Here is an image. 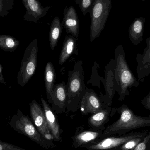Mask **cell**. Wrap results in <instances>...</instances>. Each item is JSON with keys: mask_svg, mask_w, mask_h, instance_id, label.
<instances>
[{"mask_svg": "<svg viewBox=\"0 0 150 150\" xmlns=\"http://www.w3.org/2000/svg\"><path fill=\"white\" fill-rule=\"evenodd\" d=\"M147 46L142 54L136 55L137 63L136 71L137 79L140 82H144L146 77L150 74V37L146 40Z\"/></svg>", "mask_w": 150, "mask_h": 150, "instance_id": "13", "label": "cell"}, {"mask_svg": "<svg viewBox=\"0 0 150 150\" xmlns=\"http://www.w3.org/2000/svg\"><path fill=\"white\" fill-rule=\"evenodd\" d=\"M14 0H0V17L5 16L13 9Z\"/></svg>", "mask_w": 150, "mask_h": 150, "instance_id": "22", "label": "cell"}, {"mask_svg": "<svg viewBox=\"0 0 150 150\" xmlns=\"http://www.w3.org/2000/svg\"><path fill=\"white\" fill-rule=\"evenodd\" d=\"M107 105L101 102L99 97L93 90L86 87L84 95L80 100L79 108L83 114L87 115L95 113Z\"/></svg>", "mask_w": 150, "mask_h": 150, "instance_id": "8", "label": "cell"}, {"mask_svg": "<svg viewBox=\"0 0 150 150\" xmlns=\"http://www.w3.org/2000/svg\"><path fill=\"white\" fill-rule=\"evenodd\" d=\"M38 52V40L35 39L29 44L24 53L17 76V81L19 86H24L35 73Z\"/></svg>", "mask_w": 150, "mask_h": 150, "instance_id": "6", "label": "cell"}, {"mask_svg": "<svg viewBox=\"0 0 150 150\" xmlns=\"http://www.w3.org/2000/svg\"><path fill=\"white\" fill-rule=\"evenodd\" d=\"M141 136V134H135L119 137H108L84 147L89 150H111L120 147L128 141Z\"/></svg>", "mask_w": 150, "mask_h": 150, "instance_id": "10", "label": "cell"}, {"mask_svg": "<svg viewBox=\"0 0 150 150\" xmlns=\"http://www.w3.org/2000/svg\"><path fill=\"white\" fill-rule=\"evenodd\" d=\"M62 28L68 34L78 38L79 35V20L76 10L74 6H66L63 11Z\"/></svg>", "mask_w": 150, "mask_h": 150, "instance_id": "12", "label": "cell"}, {"mask_svg": "<svg viewBox=\"0 0 150 150\" xmlns=\"http://www.w3.org/2000/svg\"><path fill=\"white\" fill-rule=\"evenodd\" d=\"M141 103L145 108L150 111V91L149 92L148 95L143 99Z\"/></svg>", "mask_w": 150, "mask_h": 150, "instance_id": "27", "label": "cell"}, {"mask_svg": "<svg viewBox=\"0 0 150 150\" xmlns=\"http://www.w3.org/2000/svg\"><path fill=\"white\" fill-rule=\"evenodd\" d=\"M40 100L46 119L50 132L53 137L54 140L59 141L60 140L59 126L56 115L54 114L52 108L50 107L45 99L41 98Z\"/></svg>", "mask_w": 150, "mask_h": 150, "instance_id": "14", "label": "cell"}, {"mask_svg": "<svg viewBox=\"0 0 150 150\" xmlns=\"http://www.w3.org/2000/svg\"><path fill=\"white\" fill-rule=\"evenodd\" d=\"M77 40V38L72 35L66 36L60 55L59 62L60 65H63L69 57L75 52L76 48Z\"/></svg>", "mask_w": 150, "mask_h": 150, "instance_id": "18", "label": "cell"}, {"mask_svg": "<svg viewBox=\"0 0 150 150\" xmlns=\"http://www.w3.org/2000/svg\"><path fill=\"white\" fill-rule=\"evenodd\" d=\"M30 106V115L38 131L45 139L49 141L54 140L43 109L35 100L32 101Z\"/></svg>", "mask_w": 150, "mask_h": 150, "instance_id": "7", "label": "cell"}, {"mask_svg": "<svg viewBox=\"0 0 150 150\" xmlns=\"http://www.w3.org/2000/svg\"><path fill=\"white\" fill-rule=\"evenodd\" d=\"M65 82L54 84L52 91V108L57 114L64 113L67 108V95Z\"/></svg>", "mask_w": 150, "mask_h": 150, "instance_id": "11", "label": "cell"}, {"mask_svg": "<svg viewBox=\"0 0 150 150\" xmlns=\"http://www.w3.org/2000/svg\"><path fill=\"white\" fill-rule=\"evenodd\" d=\"M62 26L60 19L59 17L56 16L51 23L49 31V44L52 50H53L57 45L62 33Z\"/></svg>", "mask_w": 150, "mask_h": 150, "instance_id": "19", "label": "cell"}, {"mask_svg": "<svg viewBox=\"0 0 150 150\" xmlns=\"http://www.w3.org/2000/svg\"><path fill=\"white\" fill-rule=\"evenodd\" d=\"M55 71L54 67L52 62L47 63L44 74L45 85L46 91L47 102L49 104H52V91L54 85L55 81Z\"/></svg>", "mask_w": 150, "mask_h": 150, "instance_id": "16", "label": "cell"}, {"mask_svg": "<svg viewBox=\"0 0 150 150\" xmlns=\"http://www.w3.org/2000/svg\"><path fill=\"white\" fill-rule=\"evenodd\" d=\"M84 79L83 62L80 60L76 62L73 69L68 72V82L66 86L67 112H75L78 109L86 88Z\"/></svg>", "mask_w": 150, "mask_h": 150, "instance_id": "3", "label": "cell"}, {"mask_svg": "<svg viewBox=\"0 0 150 150\" xmlns=\"http://www.w3.org/2000/svg\"><path fill=\"white\" fill-rule=\"evenodd\" d=\"M112 108L107 105L105 108L93 114L88 120V123L93 127H99L108 120Z\"/></svg>", "mask_w": 150, "mask_h": 150, "instance_id": "20", "label": "cell"}, {"mask_svg": "<svg viewBox=\"0 0 150 150\" xmlns=\"http://www.w3.org/2000/svg\"><path fill=\"white\" fill-rule=\"evenodd\" d=\"M96 0H75V2L78 4L81 12L84 16L89 13Z\"/></svg>", "mask_w": 150, "mask_h": 150, "instance_id": "23", "label": "cell"}, {"mask_svg": "<svg viewBox=\"0 0 150 150\" xmlns=\"http://www.w3.org/2000/svg\"><path fill=\"white\" fill-rule=\"evenodd\" d=\"M142 135L133 138L120 147V150H133L142 140Z\"/></svg>", "mask_w": 150, "mask_h": 150, "instance_id": "24", "label": "cell"}, {"mask_svg": "<svg viewBox=\"0 0 150 150\" xmlns=\"http://www.w3.org/2000/svg\"><path fill=\"white\" fill-rule=\"evenodd\" d=\"M0 150H26L11 144L4 142L0 140Z\"/></svg>", "mask_w": 150, "mask_h": 150, "instance_id": "25", "label": "cell"}, {"mask_svg": "<svg viewBox=\"0 0 150 150\" xmlns=\"http://www.w3.org/2000/svg\"><path fill=\"white\" fill-rule=\"evenodd\" d=\"M102 136V133L96 131H83L75 137L74 142L76 147H85L90 144H93Z\"/></svg>", "mask_w": 150, "mask_h": 150, "instance_id": "17", "label": "cell"}, {"mask_svg": "<svg viewBox=\"0 0 150 150\" xmlns=\"http://www.w3.org/2000/svg\"><path fill=\"white\" fill-rule=\"evenodd\" d=\"M20 43L17 39L8 35H0V48L7 52H14Z\"/></svg>", "mask_w": 150, "mask_h": 150, "instance_id": "21", "label": "cell"}, {"mask_svg": "<svg viewBox=\"0 0 150 150\" xmlns=\"http://www.w3.org/2000/svg\"><path fill=\"white\" fill-rule=\"evenodd\" d=\"M112 113H118L120 117L116 122L107 127L102 136L112 135L122 131H128L145 127H150V117H142L134 113L126 104L112 109Z\"/></svg>", "mask_w": 150, "mask_h": 150, "instance_id": "2", "label": "cell"}, {"mask_svg": "<svg viewBox=\"0 0 150 150\" xmlns=\"http://www.w3.org/2000/svg\"><path fill=\"white\" fill-rule=\"evenodd\" d=\"M115 79L116 91L119 93V101L124 100L130 94L133 87H138L140 81L137 78L127 63L122 45L118 46L115 51Z\"/></svg>", "mask_w": 150, "mask_h": 150, "instance_id": "1", "label": "cell"}, {"mask_svg": "<svg viewBox=\"0 0 150 150\" xmlns=\"http://www.w3.org/2000/svg\"><path fill=\"white\" fill-rule=\"evenodd\" d=\"M112 0H96L90 11L91 24L90 40L100 36L104 30L112 8Z\"/></svg>", "mask_w": 150, "mask_h": 150, "instance_id": "5", "label": "cell"}, {"mask_svg": "<svg viewBox=\"0 0 150 150\" xmlns=\"http://www.w3.org/2000/svg\"><path fill=\"white\" fill-rule=\"evenodd\" d=\"M146 19L143 17L136 18L129 28V37L135 45H139L143 40L144 25Z\"/></svg>", "mask_w": 150, "mask_h": 150, "instance_id": "15", "label": "cell"}, {"mask_svg": "<svg viewBox=\"0 0 150 150\" xmlns=\"http://www.w3.org/2000/svg\"><path fill=\"white\" fill-rule=\"evenodd\" d=\"M26 10L23 19L27 22L37 23L48 13L52 7L42 6L39 0H22Z\"/></svg>", "mask_w": 150, "mask_h": 150, "instance_id": "9", "label": "cell"}, {"mask_svg": "<svg viewBox=\"0 0 150 150\" xmlns=\"http://www.w3.org/2000/svg\"><path fill=\"white\" fill-rule=\"evenodd\" d=\"M150 139V134L147 136L133 150H145L147 148V145Z\"/></svg>", "mask_w": 150, "mask_h": 150, "instance_id": "26", "label": "cell"}, {"mask_svg": "<svg viewBox=\"0 0 150 150\" xmlns=\"http://www.w3.org/2000/svg\"><path fill=\"white\" fill-rule=\"evenodd\" d=\"M0 83L3 84H6L5 79L3 76V69L1 64H0Z\"/></svg>", "mask_w": 150, "mask_h": 150, "instance_id": "28", "label": "cell"}, {"mask_svg": "<svg viewBox=\"0 0 150 150\" xmlns=\"http://www.w3.org/2000/svg\"><path fill=\"white\" fill-rule=\"evenodd\" d=\"M9 124L14 130L27 137L41 147L45 149L54 147L52 141L45 139L38 131L29 117L25 115L20 109H18L16 113L12 115Z\"/></svg>", "mask_w": 150, "mask_h": 150, "instance_id": "4", "label": "cell"}, {"mask_svg": "<svg viewBox=\"0 0 150 150\" xmlns=\"http://www.w3.org/2000/svg\"><path fill=\"white\" fill-rule=\"evenodd\" d=\"M141 1H145V0H141Z\"/></svg>", "mask_w": 150, "mask_h": 150, "instance_id": "29", "label": "cell"}]
</instances>
